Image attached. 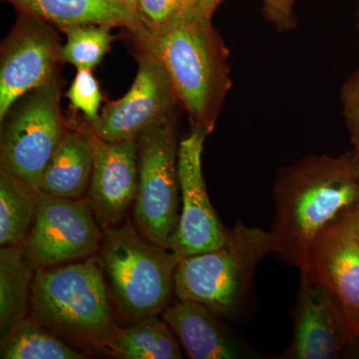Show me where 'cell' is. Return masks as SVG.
<instances>
[{
    "instance_id": "obj_1",
    "label": "cell",
    "mask_w": 359,
    "mask_h": 359,
    "mask_svg": "<svg viewBox=\"0 0 359 359\" xmlns=\"http://www.w3.org/2000/svg\"><path fill=\"white\" fill-rule=\"evenodd\" d=\"M359 200L353 158L313 157L283 172L275 186L271 233L276 252L301 273L309 271L316 238Z\"/></svg>"
},
{
    "instance_id": "obj_2",
    "label": "cell",
    "mask_w": 359,
    "mask_h": 359,
    "mask_svg": "<svg viewBox=\"0 0 359 359\" xmlns=\"http://www.w3.org/2000/svg\"><path fill=\"white\" fill-rule=\"evenodd\" d=\"M211 13L187 7L166 23L133 33L137 43L160 61L178 102L198 128H214L228 89L226 50L212 26Z\"/></svg>"
},
{
    "instance_id": "obj_3",
    "label": "cell",
    "mask_w": 359,
    "mask_h": 359,
    "mask_svg": "<svg viewBox=\"0 0 359 359\" xmlns=\"http://www.w3.org/2000/svg\"><path fill=\"white\" fill-rule=\"evenodd\" d=\"M30 313L59 337L98 351H107L117 328L96 257L35 269Z\"/></svg>"
},
{
    "instance_id": "obj_4",
    "label": "cell",
    "mask_w": 359,
    "mask_h": 359,
    "mask_svg": "<svg viewBox=\"0 0 359 359\" xmlns=\"http://www.w3.org/2000/svg\"><path fill=\"white\" fill-rule=\"evenodd\" d=\"M269 252H276L271 231L238 222L228 230L223 247L180 261L175 294L180 301L204 304L218 316L237 318L249 299L257 264Z\"/></svg>"
},
{
    "instance_id": "obj_5",
    "label": "cell",
    "mask_w": 359,
    "mask_h": 359,
    "mask_svg": "<svg viewBox=\"0 0 359 359\" xmlns=\"http://www.w3.org/2000/svg\"><path fill=\"white\" fill-rule=\"evenodd\" d=\"M181 259L151 243L133 224L105 229L100 262L112 299L125 313L142 320L166 309Z\"/></svg>"
},
{
    "instance_id": "obj_6",
    "label": "cell",
    "mask_w": 359,
    "mask_h": 359,
    "mask_svg": "<svg viewBox=\"0 0 359 359\" xmlns=\"http://www.w3.org/2000/svg\"><path fill=\"white\" fill-rule=\"evenodd\" d=\"M138 188L134 201L136 229L153 244L169 249L178 226L179 145L172 116L137 137Z\"/></svg>"
},
{
    "instance_id": "obj_7",
    "label": "cell",
    "mask_w": 359,
    "mask_h": 359,
    "mask_svg": "<svg viewBox=\"0 0 359 359\" xmlns=\"http://www.w3.org/2000/svg\"><path fill=\"white\" fill-rule=\"evenodd\" d=\"M55 80L33 90L15 108L1 133V171L39 192L45 168L66 131Z\"/></svg>"
},
{
    "instance_id": "obj_8",
    "label": "cell",
    "mask_w": 359,
    "mask_h": 359,
    "mask_svg": "<svg viewBox=\"0 0 359 359\" xmlns=\"http://www.w3.org/2000/svg\"><path fill=\"white\" fill-rule=\"evenodd\" d=\"M95 218L88 200L40 194L32 226L20 249L34 269L88 259L103 240Z\"/></svg>"
},
{
    "instance_id": "obj_9",
    "label": "cell",
    "mask_w": 359,
    "mask_h": 359,
    "mask_svg": "<svg viewBox=\"0 0 359 359\" xmlns=\"http://www.w3.org/2000/svg\"><path fill=\"white\" fill-rule=\"evenodd\" d=\"M208 133L195 127L179 144L178 173L182 210L169 250L180 259L212 252L226 244L224 228L208 197L202 173V153Z\"/></svg>"
},
{
    "instance_id": "obj_10",
    "label": "cell",
    "mask_w": 359,
    "mask_h": 359,
    "mask_svg": "<svg viewBox=\"0 0 359 359\" xmlns=\"http://www.w3.org/2000/svg\"><path fill=\"white\" fill-rule=\"evenodd\" d=\"M61 46L47 22L30 14L21 18L2 47L0 65V121L15 103L53 79Z\"/></svg>"
},
{
    "instance_id": "obj_11",
    "label": "cell",
    "mask_w": 359,
    "mask_h": 359,
    "mask_svg": "<svg viewBox=\"0 0 359 359\" xmlns=\"http://www.w3.org/2000/svg\"><path fill=\"white\" fill-rule=\"evenodd\" d=\"M138 72L129 91L105 106L94 133L106 142L137 139L151 125L171 116L178 102L164 68L152 52L138 45Z\"/></svg>"
},
{
    "instance_id": "obj_12",
    "label": "cell",
    "mask_w": 359,
    "mask_h": 359,
    "mask_svg": "<svg viewBox=\"0 0 359 359\" xmlns=\"http://www.w3.org/2000/svg\"><path fill=\"white\" fill-rule=\"evenodd\" d=\"M302 273L294 335L287 355L297 359L339 358L354 339L344 314L323 283Z\"/></svg>"
},
{
    "instance_id": "obj_13",
    "label": "cell",
    "mask_w": 359,
    "mask_h": 359,
    "mask_svg": "<svg viewBox=\"0 0 359 359\" xmlns=\"http://www.w3.org/2000/svg\"><path fill=\"white\" fill-rule=\"evenodd\" d=\"M88 133L94 146V165L87 200L97 221L104 229L111 228L121 223L136 198L137 140L106 142L93 130Z\"/></svg>"
},
{
    "instance_id": "obj_14",
    "label": "cell",
    "mask_w": 359,
    "mask_h": 359,
    "mask_svg": "<svg viewBox=\"0 0 359 359\" xmlns=\"http://www.w3.org/2000/svg\"><path fill=\"white\" fill-rule=\"evenodd\" d=\"M309 271L327 290L359 337V238L340 219L325 229L309 252Z\"/></svg>"
},
{
    "instance_id": "obj_15",
    "label": "cell",
    "mask_w": 359,
    "mask_h": 359,
    "mask_svg": "<svg viewBox=\"0 0 359 359\" xmlns=\"http://www.w3.org/2000/svg\"><path fill=\"white\" fill-rule=\"evenodd\" d=\"M204 304L180 301L163 311V320L178 335L189 358L233 359L242 355L236 340Z\"/></svg>"
},
{
    "instance_id": "obj_16",
    "label": "cell",
    "mask_w": 359,
    "mask_h": 359,
    "mask_svg": "<svg viewBox=\"0 0 359 359\" xmlns=\"http://www.w3.org/2000/svg\"><path fill=\"white\" fill-rule=\"evenodd\" d=\"M20 13L57 26L63 32L76 26H122L132 33L141 28L137 14L123 0H7Z\"/></svg>"
},
{
    "instance_id": "obj_17",
    "label": "cell",
    "mask_w": 359,
    "mask_h": 359,
    "mask_svg": "<svg viewBox=\"0 0 359 359\" xmlns=\"http://www.w3.org/2000/svg\"><path fill=\"white\" fill-rule=\"evenodd\" d=\"M93 165L94 146L88 132L66 128L40 179V194L79 199L88 186Z\"/></svg>"
},
{
    "instance_id": "obj_18",
    "label": "cell",
    "mask_w": 359,
    "mask_h": 359,
    "mask_svg": "<svg viewBox=\"0 0 359 359\" xmlns=\"http://www.w3.org/2000/svg\"><path fill=\"white\" fill-rule=\"evenodd\" d=\"M34 268L20 245L0 250V339H6L27 318Z\"/></svg>"
},
{
    "instance_id": "obj_19",
    "label": "cell",
    "mask_w": 359,
    "mask_h": 359,
    "mask_svg": "<svg viewBox=\"0 0 359 359\" xmlns=\"http://www.w3.org/2000/svg\"><path fill=\"white\" fill-rule=\"evenodd\" d=\"M169 325L156 316L144 318L132 327H117L107 351L124 359L183 358Z\"/></svg>"
},
{
    "instance_id": "obj_20",
    "label": "cell",
    "mask_w": 359,
    "mask_h": 359,
    "mask_svg": "<svg viewBox=\"0 0 359 359\" xmlns=\"http://www.w3.org/2000/svg\"><path fill=\"white\" fill-rule=\"evenodd\" d=\"M40 192L6 172H0V244L20 245L25 241Z\"/></svg>"
},
{
    "instance_id": "obj_21",
    "label": "cell",
    "mask_w": 359,
    "mask_h": 359,
    "mask_svg": "<svg viewBox=\"0 0 359 359\" xmlns=\"http://www.w3.org/2000/svg\"><path fill=\"white\" fill-rule=\"evenodd\" d=\"M0 358L83 359L86 355L67 346L33 316H27L1 340Z\"/></svg>"
},
{
    "instance_id": "obj_22",
    "label": "cell",
    "mask_w": 359,
    "mask_h": 359,
    "mask_svg": "<svg viewBox=\"0 0 359 359\" xmlns=\"http://www.w3.org/2000/svg\"><path fill=\"white\" fill-rule=\"evenodd\" d=\"M112 26L89 25L66 30V43L61 46L60 59L77 70H92L101 62L116 39L111 33Z\"/></svg>"
},
{
    "instance_id": "obj_23",
    "label": "cell",
    "mask_w": 359,
    "mask_h": 359,
    "mask_svg": "<svg viewBox=\"0 0 359 359\" xmlns=\"http://www.w3.org/2000/svg\"><path fill=\"white\" fill-rule=\"evenodd\" d=\"M91 71L77 70L76 76L66 95L72 107L84 113L91 126L94 127L100 117L99 109L102 102V94Z\"/></svg>"
},
{
    "instance_id": "obj_24",
    "label": "cell",
    "mask_w": 359,
    "mask_h": 359,
    "mask_svg": "<svg viewBox=\"0 0 359 359\" xmlns=\"http://www.w3.org/2000/svg\"><path fill=\"white\" fill-rule=\"evenodd\" d=\"M189 6L191 0H138L137 16L142 27L154 29Z\"/></svg>"
},
{
    "instance_id": "obj_25",
    "label": "cell",
    "mask_w": 359,
    "mask_h": 359,
    "mask_svg": "<svg viewBox=\"0 0 359 359\" xmlns=\"http://www.w3.org/2000/svg\"><path fill=\"white\" fill-rule=\"evenodd\" d=\"M344 112L356 151L359 150V76L349 82L344 91Z\"/></svg>"
},
{
    "instance_id": "obj_26",
    "label": "cell",
    "mask_w": 359,
    "mask_h": 359,
    "mask_svg": "<svg viewBox=\"0 0 359 359\" xmlns=\"http://www.w3.org/2000/svg\"><path fill=\"white\" fill-rule=\"evenodd\" d=\"M264 13L266 18L283 29L294 25V4L295 0H263Z\"/></svg>"
},
{
    "instance_id": "obj_27",
    "label": "cell",
    "mask_w": 359,
    "mask_h": 359,
    "mask_svg": "<svg viewBox=\"0 0 359 359\" xmlns=\"http://www.w3.org/2000/svg\"><path fill=\"white\" fill-rule=\"evenodd\" d=\"M339 219L354 237L359 238V200L348 212L340 217Z\"/></svg>"
},
{
    "instance_id": "obj_28",
    "label": "cell",
    "mask_w": 359,
    "mask_h": 359,
    "mask_svg": "<svg viewBox=\"0 0 359 359\" xmlns=\"http://www.w3.org/2000/svg\"><path fill=\"white\" fill-rule=\"evenodd\" d=\"M223 0H191V6L199 8L205 13L212 14L216 7Z\"/></svg>"
},
{
    "instance_id": "obj_29",
    "label": "cell",
    "mask_w": 359,
    "mask_h": 359,
    "mask_svg": "<svg viewBox=\"0 0 359 359\" xmlns=\"http://www.w3.org/2000/svg\"><path fill=\"white\" fill-rule=\"evenodd\" d=\"M353 165L354 172L359 179V150L356 151V155L353 157Z\"/></svg>"
},
{
    "instance_id": "obj_30",
    "label": "cell",
    "mask_w": 359,
    "mask_h": 359,
    "mask_svg": "<svg viewBox=\"0 0 359 359\" xmlns=\"http://www.w3.org/2000/svg\"><path fill=\"white\" fill-rule=\"evenodd\" d=\"M126 6L131 9L133 13L137 14V6H138V0H123Z\"/></svg>"
}]
</instances>
